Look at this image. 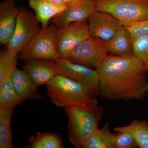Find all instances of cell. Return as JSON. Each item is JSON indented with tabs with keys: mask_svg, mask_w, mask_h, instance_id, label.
Masks as SVG:
<instances>
[{
	"mask_svg": "<svg viewBox=\"0 0 148 148\" xmlns=\"http://www.w3.org/2000/svg\"><path fill=\"white\" fill-rule=\"evenodd\" d=\"M90 37L107 43L123 27L113 16L95 11L87 19Z\"/></svg>",
	"mask_w": 148,
	"mask_h": 148,
	"instance_id": "30bf717a",
	"label": "cell"
},
{
	"mask_svg": "<svg viewBox=\"0 0 148 148\" xmlns=\"http://www.w3.org/2000/svg\"><path fill=\"white\" fill-rule=\"evenodd\" d=\"M57 28L51 24L41 28L26 47L20 52L22 61L37 58L56 61L59 59L56 48Z\"/></svg>",
	"mask_w": 148,
	"mask_h": 148,
	"instance_id": "5b68a950",
	"label": "cell"
},
{
	"mask_svg": "<svg viewBox=\"0 0 148 148\" xmlns=\"http://www.w3.org/2000/svg\"><path fill=\"white\" fill-rule=\"evenodd\" d=\"M46 1H47L52 5L57 7L66 8L67 6V4L64 2V0H46Z\"/></svg>",
	"mask_w": 148,
	"mask_h": 148,
	"instance_id": "484cf974",
	"label": "cell"
},
{
	"mask_svg": "<svg viewBox=\"0 0 148 148\" xmlns=\"http://www.w3.org/2000/svg\"><path fill=\"white\" fill-rule=\"evenodd\" d=\"M115 132L112 133L109 123H106L88 139L83 148H116Z\"/></svg>",
	"mask_w": 148,
	"mask_h": 148,
	"instance_id": "ac0fdd59",
	"label": "cell"
},
{
	"mask_svg": "<svg viewBox=\"0 0 148 148\" xmlns=\"http://www.w3.org/2000/svg\"><path fill=\"white\" fill-rule=\"evenodd\" d=\"M64 1L66 4H69L70 3L75 2L79 0H64Z\"/></svg>",
	"mask_w": 148,
	"mask_h": 148,
	"instance_id": "4316f807",
	"label": "cell"
},
{
	"mask_svg": "<svg viewBox=\"0 0 148 148\" xmlns=\"http://www.w3.org/2000/svg\"><path fill=\"white\" fill-rule=\"evenodd\" d=\"M63 141L60 135L52 132H38L36 136L30 138L26 148H63Z\"/></svg>",
	"mask_w": 148,
	"mask_h": 148,
	"instance_id": "ffe728a7",
	"label": "cell"
},
{
	"mask_svg": "<svg viewBox=\"0 0 148 148\" xmlns=\"http://www.w3.org/2000/svg\"><path fill=\"white\" fill-rule=\"evenodd\" d=\"M22 69L38 86L47 84L59 74L56 61L42 58L24 60Z\"/></svg>",
	"mask_w": 148,
	"mask_h": 148,
	"instance_id": "7c38bea8",
	"label": "cell"
},
{
	"mask_svg": "<svg viewBox=\"0 0 148 148\" xmlns=\"http://www.w3.org/2000/svg\"><path fill=\"white\" fill-rule=\"evenodd\" d=\"M90 37L87 19L57 28L56 48L59 58H66L74 48Z\"/></svg>",
	"mask_w": 148,
	"mask_h": 148,
	"instance_id": "9c48e42d",
	"label": "cell"
},
{
	"mask_svg": "<svg viewBox=\"0 0 148 148\" xmlns=\"http://www.w3.org/2000/svg\"><path fill=\"white\" fill-rule=\"evenodd\" d=\"M96 11L93 0H79L67 4L63 11L51 19V23L61 28L73 22L87 20Z\"/></svg>",
	"mask_w": 148,
	"mask_h": 148,
	"instance_id": "8fae6325",
	"label": "cell"
},
{
	"mask_svg": "<svg viewBox=\"0 0 148 148\" xmlns=\"http://www.w3.org/2000/svg\"><path fill=\"white\" fill-rule=\"evenodd\" d=\"M56 62L58 73L80 85L93 98L99 95V79L96 69L75 64L66 58Z\"/></svg>",
	"mask_w": 148,
	"mask_h": 148,
	"instance_id": "52a82bcc",
	"label": "cell"
},
{
	"mask_svg": "<svg viewBox=\"0 0 148 148\" xmlns=\"http://www.w3.org/2000/svg\"><path fill=\"white\" fill-rule=\"evenodd\" d=\"M11 76L0 84V109L14 108L24 101L15 91Z\"/></svg>",
	"mask_w": 148,
	"mask_h": 148,
	"instance_id": "d6986e66",
	"label": "cell"
},
{
	"mask_svg": "<svg viewBox=\"0 0 148 148\" xmlns=\"http://www.w3.org/2000/svg\"><path fill=\"white\" fill-rule=\"evenodd\" d=\"M133 54L142 62L148 75V36L134 40Z\"/></svg>",
	"mask_w": 148,
	"mask_h": 148,
	"instance_id": "603a6c76",
	"label": "cell"
},
{
	"mask_svg": "<svg viewBox=\"0 0 148 148\" xmlns=\"http://www.w3.org/2000/svg\"><path fill=\"white\" fill-rule=\"evenodd\" d=\"M41 28L35 14L26 8L20 6L13 34L6 44L8 51L17 55L26 47Z\"/></svg>",
	"mask_w": 148,
	"mask_h": 148,
	"instance_id": "8992f818",
	"label": "cell"
},
{
	"mask_svg": "<svg viewBox=\"0 0 148 148\" xmlns=\"http://www.w3.org/2000/svg\"><path fill=\"white\" fill-rule=\"evenodd\" d=\"M99 95L108 101H141L148 94L147 73L134 54H110L96 69Z\"/></svg>",
	"mask_w": 148,
	"mask_h": 148,
	"instance_id": "6da1fadb",
	"label": "cell"
},
{
	"mask_svg": "<svg viewBox=\"0 0 148 148\" xmlns=\"http://www.w3.org/2000/svg\"><path fill=\"white\" fill-rule=\"evenodd\" d=\"M18 12L15 0H5L0 4V43L6 45L13 34Z\"/></svg>",
	"mask_w": 148,
	"mask_h": 148,
	"instance_id": "4fadbf2b",
	"label": "cell"
},
{
	"mask_svg": "<svg viewBox=\"0 0 148 148\" xmlns=\"http://www.w3.org/2000/svg\"><path fill=\"white\" fill-rule=\"evenodd\" d=\"M96 11L110 14L123 27L148 19V0H93Z\"/></svg>",
	"mask_w": 148,
	"mask_h": 148,
	"instance_id": "277c9868",
	"label": "cell"
},
{
	"mask_svg": "<svg viewBox=\"0 0 148 148\" xmlns=\"http://www.w3.org/2000/svg\"><path fill=\"white\" fill-rule=\"evenodd\" d=\"M17 55L10 53L8 51L1 52L0 55V84L10 75L16 67Z\"/></svg>",
	"mask_w": 148,
	"mask_h": 148,
	"instance_id": "7402d4cb",
	"label": "cell"
},
{
	"mask_svg": "<svg viewBox=\"0 0 148 148\" xmlns=\"http://www.w3.org/2000/svg\"><path fill=\"white\" fill-rule=\"evenodd\" d=\"M14 108L0 109V148H12L11 122Z\"/></svg>",
	"mask_w": 148,
	"mask_h": 148,
	"instance_id": "44dd1931",
	"label": "cell"
},
{
	"mask_svg": "<svg viewBox=\"0 0 148 148\" xmlns=\"http://www.w3.org/2000/svg\"><path fill=\"white\" fill-rule=\"evenodd\" d=\"M64 110L68 119L69 141L77 148H83L88 139L95 133L104 114L101 106L69 105Z\"/></svg>",
	"mask_w": 148,
	"mask_h": 148,
	"instance_id": "7a4b0ae2",
	"label": "cell"
},
{
	"mask_svg": "<svg viewBox=\"0 0 148 148\" xmlns=\"http://www.w3.org/2000/svg\"><path fill=\"white\" fill-rule=\"evenodd\" d=\"M126 27L134 40L148 36V19L135 22Z\"/></svg>",
	"mask_w": 148,
	"mask_h": 148,
	"instance_id": "cb8c5ba5",
	"label": "cell"
},
{
	"mask_svg": "<svg viewBox=\"0 0 148 148\" xmlns=\"http://www.w3.org/2000/svg\"><path fill=\"white\" fill-rule=\"evenodd\" d=\"M116 132V148H139L137 142L132 135L126 132Z\"/></svg>",
	"mask_w": 148,
	"mask_h": 148,
	"instance_id": "d4e9b609",
	"label": "cell"
},
{
	"mask_svg": "<svg viewBox=\"0 0 148 148\" xmlns=\"http://www.w3.org/2000/svg\"><path fill=\"white\" fill-rule=\"evenodd\" d=\"M108 53L107 43L90 37L74 48L65 58L75 64L96 69Z\"/></svg>",
	"mask_w": 148,
	"mask_h": 148,
	"instance_id": "ba28073f",
	"label": "cell"
},
{
	"mask_svg": "<svg viewBox=\"0 0 148 148\" xmlns=\"http://www.w3.org/2000/svg\"><path fill=\"white\" fill-rule=\"evenodd\" d=\"M29 5L35 12L42 28L47 27L49 21L65 9L52 5L46 0H29Z\"/></svg>",
	"mask_w": 148,
	"mask_h": 148,
	"instance_id": "2e32d148",
	"label": "cell"
},
{
	"mask_svg": "<svg viewBox=\"0 0 148 148\" xmlns=\"http://www.w3.org/2000/svg\"><path fill=\"white\" fill-rule=\"evenodd\" d=\"M134 39L126 27H123L107 42L108 53L118 56L133 54Z\"/></svg>",
	"mask_w": 148,
	"mask_h": 148,
	"instance_id": "9a60e30c",
	"label": "cell"
},
{
	"mask_svg": "<svg viewBox=\"0 0 148 148\" xmlns=\"http://www.w3.org/2000/svg\"><path fill=\"white\" fill-rule=\"evenodd\" d=\"M115 132H126L132 135L139 148H148V121L134 119L128 125L114 129Z\"/></svg>",
	"mask_w": 148,
	"mask_h": 148,
	"instance_id": "e0dca14e",
	"label": "cell"
},
{
	"mask_svg": "<svg viewBox=\"0 0 148 148\" xmlns=\"http://www.w3.org/2000/svg\"><path fill=\"white\" fill-rule=\"evenodd\" d=\"M11 76L15 91L24 100L41 99L38 86L33 83L27 72L16 67L12 71Z\"/></svg>",
	"mask_w": 148,
	"mask_h": 148,
	"instance_id": "5bb4252c",
	"label": "cell"
},
{
	"mask_svg": "<svg viewBox=\"0 0 148 148\" xmlns=\"http://www.w3.org/2000/svg\"><path fill=\"white\" fill-rule=\"evenodd\" d=\"M46 86L48 97L58 108L69 105H98L97 99L93 98L80 85L60 74Z\"/></svg>",
	"mask_w": 148,
	"mask_h": 148,
	"instance_id": "3957f363",
	"label": "cell"
}]
</instances>
